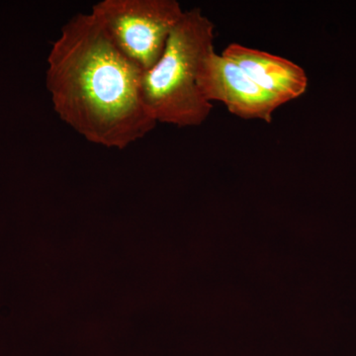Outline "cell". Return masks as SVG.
I'll return each instance as SVG.
<instances>
[{"label": "cell", "instance_id": "6da1fadb", "mask_svg": "<svg viewBox=\"0 0 356 356\" xmlns=\"http://www.w3.org/2000/svg\"><path fill=\"white\" fill-rule=\"evenodd\" d=\"M53 108L91 144L124 149L156 128L142 95L143 72L117 50L92 13H77L48 56Z\"/></svg>", "mask_w": 356, "mask_h": 356}, {"label": "cell", "instance_id": "7a4b0ae2", "mask_svg": "<svg viewBox=\"0 0 356 356\" xmlns=\"http://www.w3.org/2000/svg\"><path fill=\"white\" fill-rule=\"evenodd\" d=\"M215 26L199 8L184 11L153 69L143 74L142 95L156 123L197 127L213 104L204 98L198 76L215 51Z\"/></svg>", "mask_w": 356, "mask_h": 356}, {"label": "cell", "instance_id": "3957f363", "mask_svg": "<svg viewBox=\"0 0 356 356\" xmlns=\"http://www.w3.org/2000/svg\"><path fill=\"white\" fill-rule=\"evenodd\" d=\"M184 11L177 0H102L90 13L117 50L145 72L163 56Z\"/></svg>", "mask_w": 356, "mask_h": 356}, {"label": "cell", "instance_id": "277c9868", "mask_svg": "<svg viewBox=\"0 0 356 356\" xmlns=\"http://www.w3.org/2000/svg\"><path fill=\"white\" fill-rule=\"evenodd\" d=\"M201 93L208 102H221L229 112L245 120L270 124L283 103L259 88L236 63L211 53L198 76Z\"/></svg>", "mask_w": 356, "mask_h": 356}, {"label": "cell", "instance_id": "5b68a950", "mask_svg": "<svg viewBox=\"0 0 356 356\" xmlns=\"http://www.w3.org/2000/svg\"><path fill=\"white\" fill-rule=\"evenodd\" d=\"M222 55L283 104L297 99L308 88L305 70L287 58L236 43L229 44Z\"/></svg>", "mask_w": 356, "mask_h": 356}]
</instances>
